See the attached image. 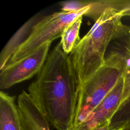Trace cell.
<instances>
[{"label": "cell", "instance_id": "11", "mask_svg": "<svg viewBox=\"0 0 130 130\" xmlns=\"http://www.w3.org/2000/svg\"><path fill=\"white\" fill-rule=\"evenodd\" d=\"M82 17H80L68 25L64 29L61 36L60 43L63 51L67 54L71 53L81 39L79 37V30L82 23Z\"/></svg>", "mask_w": 130, "mask_h": 130}, {"label": "cell", "instance_id": "6", "mask_svg": "<svg viewBox=\"0 0 130 130\" xmlns=\"http://www.w3.org/2000/svg\"><path fill=\"white\" fill-rule=\"evenodd\" d=\"M117 40L116 48L123 58V90L120 105L110 124L115 130L130 128V26L126 34Z\"/></svg>", "mask_w": 130, "mask_h": 130}, {"label": "cell", "instance_id": "9", "mask_svg": "<svg viewBox=\"0 0 130 130\" xmlns=\"http://www.w3.org/2000/svg\"><path fill=\"white\" fill-rule=\"evenodd\" d=\"M0 130H22L14 96L0 92Z\"/></svg>", "mask_w": 130, "mask_h": 130}, {"label": "cell", "instance_id": "8", "mask_svg": "<svg viewBox=\"0 0 130 130\" xmlns=\"http://www.w3.org/2000/svg\"><path fill=\"white\" fill-rule=\"evenodd\" d=\"M22 130H51L50 124L28 92L22 91L17 99Z\"/></svg>", "mask_w": 130, "mask_h": 130}, {"label": "cell", "instance_id": "13", "mask_svg": "<svg viewBox=\"0 0 130 130\" xmlns=\"http://www.w3.org/2000/svg\"><path fill=\"white\" fill-rule=\"evenodd\" d=\"M93 130H115L113 129L110 126V124H106L105 125L102 126L99 128H97L96 129H94ZM119 130H124V129H119Z\"/></svg>", "mask_w": 130, "mask_h": 130}, {"label": "cell", "instance_id": "12", "mask_svg": "<svg viewBox=\"0 0 130 130\" xmlns=\"http://www.w3.org/2000/svg\"><path fill=\"white\" fill-rule=\"evenodd\" d=\"M119 13L122 17L130 16V0H122Z\"/></svg>", "mask_w": 130, "mask_h": 130}, {"label": "cell", "instance_id": "7", "mask_svg": "<svg viewBox=\"0 0 130 130\" xmlns=\"http://www.w3.org/2000/svg\"><path fill=\"white\" fill-rule=\"evenodd\" d=\"M123 90V79L122 76L114 87L88 117L73 130H93L110 124L113 116L120 105Z\"/></svg>", "mask_w": 130, "mask_h": 130}, {"label": "cell", "instance_id": "2", "mask_svg": "<svg viewBox=\"0 0 130 130\" xmlns=\"http://www.w3.org/2000/svg\"><path fill=\"white\" fill-rule=\"evenodd\" d=\"M122 17L117 9H107L71 52L70 56L80 86L104 64L105 53L111 41L126 34L129 26L122 23Z\"/></svg>", "mask_w": 130, "mask_h": 130}, {"label": "cell", "instance_id": "10", "mask_svg": "<svg viewBox=\"0 0 130 130\" xmlns=\"http://www.w3.org/2000/svg\"><path fill=\"white\" fill-rule=\"evenodd\" d=\"M37 14L25 22L8 41L0 55V70H2L9 62L12 56L20 45L29 35L32 26L38 21Z\"/></svg>", "mask_w": 130, "mask_h": 130}, {"label": "cell", "instance_id": "4", "mask_svg": "<svg viewBox=\"0 0 130 130\" xmlns=\"http://www.w3.org/2000/svg\"><path fill=\"white\" fill-rule=\"evenodd\" d=\"M89 8L90 5H88L76 11L61 10L38 21L8 63L16 61L31 54L44 44L61 37L64 29L78 18L85 15Z\"/></svg>", "mask_w": 130, "mask_h": 130}, {"label": "cell", "instance_id": "14", "mask_svg": "<svg viewBox=\"0 0 130 130\" xmlns=\"http://www.w3.org/2000/svg\"><path fill=\"white\" fill-rule=\"evenodd\" d=\"M124 130H130V128H128V129H124Z\"/></svg>", "mask_w": 130, "mask_h": 130}, {"label": "cell", "instance_id": "5", "mask_svg": "<svg viewBox=\"0 0 130 130\" xmlns=\"http://www.w3.org/2000/svg\"><path fill=\"white\" fill-rule=\"evenodd\" d=\"M51 43H47L27 56L8 63L1 70L0 89L9 88L38 74L47 58Z\"/></svg>", "mask_w": 130, "mask_h": 130}, {"label": "cell", "instance_id": "3", "mask_svg": "<svg viewBox=\"0 0 130 130\" xmlns=\"http://www.w3.org/2000/svg\"><path fill=\"white\" fill-rule=\"evenodd\" d=\"M123 58L117 49L105 58L104 64L80 86L72 130L85 120L122 76Z\"/></svg>", "mask_w": 130, "mask_h": 130}, {"label": "cell", "instance_id": "1", "mask_svg": "<svg viewBox=\"0 0 130 130\" xmlns=\"http://www.w3.org/2000/svg\"><path fill=\"white\" fill-rule=\"evenodd\" d=\"M80 83L69 54L60 42L48 55L28 94L56 130H72Z\"/></svg>", "mask_w": 130, "mask_h": 130}]
</instances>
